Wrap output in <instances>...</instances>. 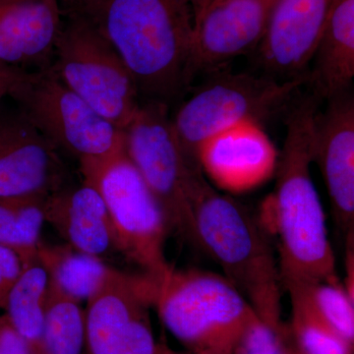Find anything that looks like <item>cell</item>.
Wrapping results in <instances>:
<instances>
[{"instance_id":"obj_17","label":"cell","mask_w":354,"mask_h":354,"mask_svg":"<svg viewBox=\"0 0 354 354\" xmlns=\"http://www.w3.org/2000/svg\"><path fill=\"white\" fill-rule=\"evenodd\" d=\"M156 283L146 274L118 271L88 300L85 354H120L125 330L144 305L153 306Z\"/></svg>"},{"instance_id":"obj_32","label":"cell","mask_w":354,"mask_h":354,"mask_svg":"<svg viewBox=\"0 0 354 354\" xmlns=\"http://www.w3.org/2000/svg\"><path fill=\"white\" fill-rule=\"evenodd\" d=\"M160 354H176V351L167 348L165 344H160Z\"/></svg>"},{"instance_id":"obj_19","label":"cell","mask_w":354,"mask_h":354,"mask_svg":"<svg viewBox=\"0 0 354 354\" xmlns=\"http://www.w3.org/2000/svg\"><path fill=\"white\" fill-rule=\"evenodd\" d=\"M38 259L50 281L77 301H88L120 270L102 258L80 252L68 244L53 245L41 242Z\"/></svg>"},{"instance_id":"obj_24","label":"cell","mask_w":354,"mask_h":354,"mask_svg":"<svg viewBox=\"0 0 354 354\" xmlns=\"http://www.w3.org/2000/svg\"><path fill=\"white\" fill-rule=\"evenodd\" d=\"M304 295L317 313L342 337L354 344V301L341 281L286 286Z\"/></svg>"},{"instance_id":"obj_10","label":"cell","mask_w":354,"mask_h":354,"mask_svg":"<svg viewBox=\"0 0 354 354\" xmlns=\"http://www.w3.org/2000/svg\"><path fill=\"white\" fill-rule=\"evenodd\" d=\"M69 176L59 151L19 109L0 114V199L48 197Z\"/></svg>"},{"instance_id":"obj_2","label":"cell","mask_w":354,"mask_h":354,"mask_svg":"<svg viewBox=\"0 0 354 354\" xmlns=\"http://www.w3.org/2000/svg\"><path fill=\"white\" fill-rule=\"evenodd\" d=\"M71 6L115 48L146 101L169 104L189 86L195 36L190 0H85Z\"/></svg>"},{"instance_id":"obj_30","label":"cell","mask_w":354,"mask_h":354,"mask_svg":"<svg viewBox=\"0 0 354 354\" xmlns=\"http://www.w3.org/2000/svg\"><path fill=\"white\" fill-rule=\"evenodd\" d=\"M194 10L195 28L201 20L202 16L206 12L207 9L211 4L212 0H190Z\"/></svg>"},{"instance_id":"obj_9","label":"cell","mask_w":354,"mask_h":354,"mask_svg":"<svg viewBox=\"0 0 354 354\" xmlns=\"http://www.w3.org/2000/svg\"><path fill=\"white\" fill-rule=\"evenodd\" d=\"M86 183L95 185L106 202L120 253L160 283L174 268L165 253L171 225L127 153Z\"/></svg>"},{"instance_id":"obj_4","label":"cell","mask_w":354,"mask_h":354,"mask_svg":"<svg viewBox=\"0 0 354 354\" xmlns=\"http://www.w3.org/2000/svg\"><path fill=\"white\" fill-rule=\"evenodd\" d=\"M153 306L190 354H234L242 335L259 319L225 277L197 269L172 268L156 283Z\"/></svg>"},{"instance_id":"obj_1","label":"cell","mask_w":354,"mask_h":354,"mask_svg":"<svg viewBox=\"0 0 354 354\" xmlns=\"http://www.w3.org/2000/svg\"><path fill=\"white\" fill-rule=\"evenodd\" d=\"M320 100L314 93L305 95L288 113L276 187L261 213V225L278 237L283 288L339 281L325 212L311 176L314 118Z\"/></svg>"},{"instance_id":"obj_33","label":"cell","mask_w":354,"mask_h":354,"mask_svg":"<svg viewBox=\"0 0 354 354\" xmlns=\"http://www.w3.org/2000/svg\"><path fill=\"white\" fill-rule=\"evenodd\" d=\"M59 1V0H58ZM67 2H69L70 4H76L80 3V2L85 1V0H66Z\"/></svg>"},{"instance_id":"obj_21","label":"cell","mask_w":354,"mask_h":354,"mask_svg":"<svg viewBox=\"0 0 354 354\" xmlns=\"http://www.w3.org/2000/svg\"><path fill=\"white\" fill-rule=\"evenodd\" d=\"M85 339V310L50 281L41 342L44 354H84Z\"/></svg>"},{"instance_id":"obj_25","label":"cell","mask_w":354,"mask_h":354,"mask_svg":"<svg viewBox=\"0 0 354 354\" xmlns=\"http://www.w3.org/2000/svg\"><path fill=\"white\" fill-rule=\"evenodd\" d=\"M150 306L144 305L132 317L123 337L120 354H160V344L156 342L149 317Z\"/></svg>"},{"instance_id":"obj_11","label":"cell","mask_w":354,"mask_h":354,"mask_svg":"<svg viewBox=\"0 0 354 354\" xmlns=\"http://www.w3.org/2000/svg\"><path fill=\"white\" fill-rule=\"evenodd\" d=\"M314 118L312 157L322 174L337 227L354 225V97L351 88L327 100Z\"/></svg>"},{"instance_id":"obj_29","label":"cell","mask_w":354,"mask_h":354,"mask_svg":"<svg viewBox=\"0 0 354 354\" xmlns=\"http://www.w3.org/2000/svg\"><path fill=\"white\" fill-rule=\"evenodd\" d=\"M30 72L0 64V101L9 97L14 88L27 78Z\"/></svg>"},{"instance_id":"obj_8","label":"cell","mask_w":354,"mask_h":354,"mask_svg":"<svg viewBox=\"0 0 354 354\" xmlns=\"http://www.w3.org/2000/svg\"><path fill=\"white\" fill-rule=\"evenodd\" d=\"M124 132L128 157L165 212L171 230L195 243L193 206L205 176L186 160L172 127L169 104L141 102Z\"/></svg>"},{"instance_id":"obj_5","label":"cell","mask_w":354,"mask_h":354,"mask_svg":"<svg viewBox=\"0 0 354 354\" xmlns=\"http://www.w3.org/2000/svg\"><path fill=\"white\" fill-rule=\"evenodd\" d=\"M9 97L59 153L73 158L88 181L127 153L125 132L72 92L50 68L30 72Z\"/></svg>"},{"instance_id":"obj_20","label":"cell","mask_w":354,"mask_h":354,"mask_svg":"<svg viewBox=\"0 0 354 354\" xmlns=\"http://www.w3.org/2000/svg\"><path fill=\"white\" fill-rule=\"evenodd\" d=\"M50 279L39 259L24 266L4 305V313L34 349H41Z\"/></svg>"},{"instance_id":"obj_34","label":"cell","mask_w":354,"mask_h":354,"mask_svg":"<svg viewBox=\"0 0 354 354\" xmlns=\"http://www.w3.org/2000/svg\"><path fill=\"white\" fill-rule=\"evenodd\" d=\"M32 354H44L43 349H34L32 351Z\"/></svg>"},{"instance_id":"obj_35","label":"cell","mask_w":354,"mask_h":354,"mask_svg":"<svg viewBox=\"0 0 354 354\" xmlns=\"http://www.w3.org/2000/svg\"><path fill=\"white\" fill-rule=\"evenodd\" d=\"M215 1H218V0H213V1H212V2H215ZM212 2H211V3H212Z\"/></svg>"},{"instance_id":"obj_15","label":"cell","mask_w":354,"mask_h":354,"mask_svg":"<svg viewBox=\"0 0 354 354\" xmlns=\"http://www.w3.org/2000/svg\"><path fill=\"white\" fill-rule=\"evenodd\" d=\"M64 23L58 0H0V64L50 68Z\"/></svg>"},{"instance_id":"obj_13","label":"cell","mask_w":354,"mask_h":354,"mask_svg":"<svg viewBox=\"0 0 354 354\" xmlns=\"http://www.w3.org/2000/svg\"><path fill=\"white\" fill-rule=\"evenodd\" d=\"M278 0L212 2L195 28L191 72L211 71L259 48Z\"/></svg>"},{"instance_id":"obj_27","label":"cell","mask_w":354,"mask_h":354,"mask_svg":"<svg viewBox=\"0 0 354 354\" xmlns=\"http://www.w3.org/2000/svg\"><path fill=\"white\" fill-rule=\"evenodd\" d=\"M24 264L19 256L0 244V309L4 308L7 297L23 271Z\"/></svg>"},{"instance_id":"obj_18","label":"cell","mask_w":354,"mask_h":354,"mask_svg":"<svg viewBox=\"0 0 354 354\" xmlns=\"http://www.w3.org/2000/svg\"><path fill=\"white\" fill-rule=\"evenodd\" d=\"M308 74L314 94L328 100L351 88L354 77V0H333Z\"/></svg>"},{"instance_id":"obj_36","label":"cell","mask_w":354,"mask_h":354,"mask_svg":"<svg viewBox=\"0 0 354 354\" xmlns=\"http://www.w3.org/2000/svg\"><path fill=\"white\" fill-rule=\"evenodd\" d=\"M176 354H183V353H176ZM187 354H190V353H187Z\"/></svg>"},{"instance_id":"obj_16","label":"cell","mask_w":354,"mask_h":354,"mask_svg":"<svg viewBox=\"0 0 354 354\" xmlns=\"http://www.w3.org/2000/svg\"><path fill=\"white\" fill-rule=\"evenodd\" d=\"M44 218L80 252L102 259L120 252L108 207L93 184L70 183L51 193L44 201Z\"/></svg>"},{"instance_id":"obj_31","label":"cell","mask_w":354,"mask_h":354,"mask_svg":"<svg viewBox=\"0 0 354 354\" xmlns=\"http://www.w3.org/2000/svg\"><path fill=\"white\" fill-rule=\"evenodd\" d=\"M286 351H288V354H304L301 351H298L292 342H290V333H288V335H286Z\"/></svg>"},{"instance_id":"obj_26","label":"cell","mask_w":354,"mask_h":354,"mask_svg":"<svg viewBox=\"0 0 354 354\" xmlns=\"http://www.w3.org/2000/svg\"><path fill=\"white\" fill-rule=\"evenodd\" d=\"M286 335H281L265 325L260 319L246 330L234 354H288Z\"/></svg>"},{"instance_id":"obj_7","label":"cell","mask_w":354,"mask_h":354,"mask_svg":"<svg viewBox=\"0 0 354 354\" xmlns=\"http://www.w3.org/2000/svg\"><path fill=\"white\" fill-rule=\"evenodd\" d=\"M308 83V74L277 80L248 73H221L207 81L179 108L172 127L191 167L197 162L199 147L209 137L241 122H260L286 108L298 90Z\"/></svg>"},{"instance_id":"obj_12","label":"cell","mask_w":354,"mask_h":354,"mask_svg":"<svg viewBox=\"0 0 354 354\" xmlns=\"http://www.w3.org/2000/svg\"><path fill=\"white\" fill-rule=\"evenodd\" d=\"M279 153L260 122L244 120L207 139L198 149L203 174L220 189L243 193L269 180Z\"/></svg>"},{"instance_id":"obj_14","label":"cell","mask_w":354,"mask_h":354,"mask_svg":"<svg viewBox=\"0 0 354 354\" xmlns=\"http://www.w3.org/2000/svg\"><path fill=\"white\" fill-rule=\"evenodd\" d=\"M333 0H278L258 48L267 76L291 80L304 70L320 43Z\"/></svg>"},{"instance_id":"obj_22","label":"cell","mask_w":354,"mask_h":354,"mask_svg":"<svg viewBox=\"0 0 354 354\" xmlns=\"http://www.w3.org/2000/svg\"><path fill=\"white\" fill-rule=\"evenodd\" d=\"M46 198L0 199V244L17 254L24 266L38 260Z\"/></svg>"},{"instance_id":"obj_23","label":"cell","mask_w":354,"mask_h":354,"mask_svg":"<svg viewBox=\"0 0 354 354\" xmlns=\"http://www.w3.org/2000/svg\"><path fill=\"white\" fill-rule=\"evenodd\" d=\"M286 291L292 307L288 333L298 351L304 354H353V342L326 322L302 293L292 288Z\"/></svg>"},{"instance_id":"obj_37","label":"cell","mask_w":354,"mask_h":354,"mask_svg":"<svg viewBox=\"0 0 354 354\" xmlns=\"http://www.w3.org/2000/svg\"><path fill=\"white\" fill-rule=\"evenodd\" d=\"M212 1H213V0H212Z\"/></svg>"},{"instance_id":"obj_6","label":"cell","mask_w":354,"mask_h":354,"mask_svg":"<svg viewBox=\"0 0 354 354\" xmlns=\"http://www.w3.org/2000/svg\"><path fill=\"white\" fill-rule=\"evenodd\" d=\"M51 69L102 118L127 129L140 108V94L122 58L87 16L70 9Z\"/></svg>"},{"instance_id":"obj_28","label":"cell","mask_w":354,"mask_h":354,"mask_svg":"<svg viewBox=\"0 0 354 354\" xmlns=\"http://www.w3.org/2000/svg\"><path fill=\"white\" fill-rule=\"evenodd\" d=\"M0 354H32V348L6 313L0 314Z\"/></svg>"},{"instance_id":"obj_3","label":"cell","mask_w":354,"mask_h":354,"mask_svg":"<svg viewBox=\"0 0 354 354\" xmlns=\"http://www.w3.org/2000/svg\"><path fill=\"white\" fill-rule=\"evenodd\" d=\"M193 232L195 243L220 266L223 277L245 297L258 318L285 335L279 263L260 221L203 178L195 193Z\"/></svg>"}]
</instances>
